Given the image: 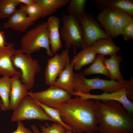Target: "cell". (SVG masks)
Masks as SVG:
<instances>
[{"label": "cell", "mask_w": 133, "mask_h": 133, "mask_svg": "<svg viewBox=\"0 0 133 133\" xmlns=\"http://www.w3.org/2000/svg\"></svg>", "instance_id": "obj_38"}, {"label": "cell", "mask_w": 133, "mask_h": 133, "mask_svg": "<svg viewBox=\"0 0 133 133\" xmlns=\"http://www.w3.org/2000/svg\"><path fill=\"white\" fill-rule=\"evenodd\" d=\"M11 90L10 77L7 76L0 78V97L2 104L1 109L7 111L10 109V95Z\"/></svg>", "instance_id": "obj_22"}, {"label": "cell", "mask_w": 133, "mask_h": 133, "mask_svg": "<svg viewBox=\"0 0 133 133\" xmlns=\"http://www.w3.org/2000/svg\"><path fill=\"white\" fill-rule=\"evenodd\" d=\"M20 77L15 76L10 78L11 90L10 95V109L15 110L23 99L27 95L28 89L20 80Z\"/></svg>", "instance_id": "obj_13"}, {"label": "cell", "mask_w": 133, "mask_h": 133, "mask_svg": "<svg viewBox=\"0 0 133 133\" xmlns=\"http://www.w3.org/2000/svg\"><path fill=\"white\" fill-rule=\"evenodd\" d=\"M96 57V53L92 46L82 49L72 59L74 61V68L79 70L84 66L92 63Z\"/></svg>", "instance_id": "obj_17"}, {"label": "cell", "mask_w": 133, "mask_h": 133, "mask_svg": "<svg viewBox=\"0 0 133 133\" xmlns=\"http://www.w3.org/2000/svg\"><path fill=\"white\" fill-rule=\"evenodd\" d=\"M66 133H72L71 130H66Z\"/></svg>", "instance_id": "obj_37"}, {"label": "cell", "mask_w": 133, "mask_h": 133, "mask_svg": "<svg viewBox=\"0 0 133 133\" xmlns=\"http://www.w3.org/2000/svg\"><path fill=\"white\" fill-rule=\"evenodd\" d=\"M33 120H37L41 121L48 120L57 123L36 102L33 98L27 95L13 111L11 120L13 122H17Z\"/></svg>", "instance_id": "obj_6"}, {"label": "cell", "mask_w": 133, "mask_h": 133, "mask_svg": "<svg viewBox=\"0 0 133 133\" xmlns=\"http://www.w3.org/2000/svg\"><path fill=\"white\" fill-rule=\"evenodd\" d=\"M115 14L114 28V38L121 34L122 30L126 24L133 17L123 11L114 10Z\"/></svg>", "instance_id": "obj_25"}, {"label": "cell", "mask_w": 133, "mask_h": 133, "mask_svg": "<svg viewBox=\"0 0 133 133\" xmlns=\"http://www.w3.org/2000/svg\"><path fill=\"white\" fill-rule=\"evenodd\" d=\"M46 22L51 51L53 54L56 53L62 46L59 31L60 20L57 17L52 16Z\"/></svg>", "instance_id": "obj_14"}, {"label": "cell", "mask_w": 133, "mask_h": 133, "mask_svg": "<svg viewBox=\"0 0 133 133\" xmlns=\"http://www.w3.org/2000/svg\"><path fill=\"white\" fill-rule=\"evenodd\" d=\"M27 94L41 103L53 108L65 102L71 97L66 91L53 85L44 91L34 92L30 90Z\"/></svg>", "instance_id": "obj_9"}, {"label": "cell", "mask_w": 133, "mask_h": 133, "mask_svg": "<svg viewBox=\"0 0 133 133\" xmlns=\"http://www.w3.org/2000/svg\"><path fill=\"white\" fill-rule=\"evenodd\" d=\"M106 7L112 10H120L133 16V2L130 0H106Z\"/></svg>", "instance_id": "obj_24"}, {"label": "cell", "mask_w": 133, "mask_h": 133, "mask_svg": "<svg viewBox=\"0 0 133 133\" xmlns=\"http://www.w3.org/2000/svg\"><path fill=\"white\" fill-rule=\"evenodd\" d=\"M74 61L69 60L64 69L59 74L54 84L55 86L64 89L71 95L74 92L73 87L74 77Z\"/></svg>", "instance_id": "obj_16"}, {"label": "cell", "mask_w": 133, "mask_h": 133, "mask_svg": "<svg viewBox=\"0 0 133 133\" xmlns=\"http://www.w3.org/2000/svg\"><path fill=\"white\" fill-rule=\"evenodd\" d=\"M62 21L61 36L67 49L73 47L75 52L76 48L85 47L82 28L78 20L70 15H64L62 16Z\"/></svg>", "instance_id": "obj_7"}, {"label": "cell", "mask_w": 133, "mask_h": 133, "mask_svg": "<svg viewBox=\"0 0 133 133\" xmlns=\"http://www.w3.org/2000/svg\"><path fill=\"white\" fill-rule=\"evenodd\" d=\"M42 133H66V129L62 125L54 122L50 126L48 123L40 125Z\"/></svg>", "instance_id": "obj_30"}, {"label": "cell", "mask_w": 133, "mask_h": 133, "mask_svg": "<svg viewBox=\"0 0 133 133\" xmlns=\"http://www.w3.org/2000/svg\"><path fill=\"white\" fill-rule=\"evenodd\" d=\"M18 2L24 4L26 5H29L35 3V0H16Z\"/></svg>", "instance_id": "obj_34"}, {"label": "cell", "mask_w": 133, "mask_h": 133, "mask_svg": "<svg viewBox=\"0 0 133 133\" xmlns=\"http://www.w3.org/2000/svg\"><path fill=\"white\" fill-rule=\"evenodd\" d=\"M3 25L4 29L11 28L12 29L22 32H25L34 22H30L27 18V15L23 9L20 8L9 18Z\"/></svg>", "instance_id": "obj_15"}, {"label": "cell", "mask_w": 133, "mask_h": 133, "mask_svg": "<svg viewBox=\"0 0 133 133\" xmlns=\"http://www.w3.org/2000/svg\"><path fill=\"white\" fill-rule=\"evenodd\" d=\"M69 60V51L67 49L48 59L44 72L46 84L50 86L54 84L56 78L65 68Z\"/></svg>", "instance_id": "obj_10"}, {"label": "cell", "mask_w": 133, "mask_h": 133, "mask_svg": "<svg viewBox=\"0 0 133 133\" xmlns=\"http://www.w3.org/2000/svg\"><path fill=\"white\" fill-rule=\"evenodd\" d=\"M17 123V129L11 133H33L29 129L25 127L22 121H18Z\"/></svg>", "instance_id": "obj_32"}, {"label": "cell", "mask_w": 133, "mask_h": 133, "mask_svg": "<svg viewBox=\"0 0 133 133\" xmlns=\"http://www.w3.org/2000/svg\"><path fill=\"white\" fill-rule=\"evenodd\" d=\"M78 20L82 28L85 47L92 46L98 39L111 38L89 14L85 12Z\"/></svg>", "instance_id": "obj_8"}, {"label": "cell", "mask_w": 133, "mask_h": 133, "mask_svg": "<svg viewBox=\"0 0 133 133\" xmlns=\"http://www.w3.org/2000/svg\"><path fill=\"white\" fill-rule=\"evenodd\" d=\"M95 101L76 96L53 108L59 111L63 122L71 128L72 133H95L98 131Z\"/></svg>", "instance_id": "obj_1"}, {"label": "cell", "mask_w": 133, "mask_h": 133, "mask_svg": "<svg viewBox=\"0 0 133 133\" xmlns=\"http://www.w3.org/2000/svg\"><path fill=\"white\" fill-rule=\"evenodd\" d=\"M34 100L36 102L42 107L46 113L57 123L63 125L65 128L66 130L72 131L71 128L63 122L61 117L60 113L57 109L48 106L41 103L36 100Z\"/></svg>", "instance_id": "obj_29"}, {"label": "cell", "mask_w": 133, "mask_h": 133, "mask_svg": "<svg viewBox=\"0 0 133 133\" xmlns=\"http://www.w3.org/2000/svg\"><path fill=\"white\" fill-rule=\"evenodd\" d=\"M131 79L119 82L99 78L87 79L83 72L74 73L73 84L74 92L89 94L92 90L99 89L103 92L111 93L117 91L122 88L128 87L132 82Z\"/></svg>", "instance_id": "obj_3"}, {"label": "cell", "mask_w": 133, "mask_h": 133, "mask_svg": "<svg viewBox=\"0 0 133 133\" xmlns=\"http://www.w3.org/2000/svg\"><path fill=\"white\" fill-rule=\"evenodd\" d=\"M2 101L1 99V98L0 97V108L2 106Z\"/></svg>", "instance_id": "obj_36"}, {"label": "cell", "mask_w": 133, "mask_h": 133, "mask_svg": "<svg viewBox=\"0 0 133 133\" xmlns=\"http://www.w3.org/2000/svg\"><path fill=\"white\" fill-rule=\"evenodd\" d=\"M104 56L97 55L92 64L83 70V72L84 74L86 76L94 74H101L110 78L109 73L104 63Z\"/></svg>", "instance_id": "obj_23"}, {"label": "cell", "mask_w": 133, "mask_h": 133, "mask_svg": "<svg viewBox=\"0 0 133 133\" xmlns=\"http://www.w3.org/2000/svg\"><path fill=\"white\" fill-rule=\"evenodd\" d=\"M112 38L101 39L96 41L92 46L95 53L104 56L116 54L120 48L115 44Z\"/></svg>", "instance_id": "obj_19"}, {"label": "cell", "mask_w": 133, "mask_h": 133, "mask_svg": "<svg viewBox=\"0 0 133 133\" xmlns=\"http://www.w3.org/2000/svg\"><path fill=\"white\" fill-rule=\"evenodd\" d=\"M20 48L22 53L30 55L43 48L48 56H53L50 50L46 21L40 23L26 32L21 40Z\"/></svg>", "instance_id": "obj_4"}, {"label": "cell", "mask_w": 133, "mask_h": 133, "mask_svg": "<svg viewBox=\"0 0 133 133\" xmlns=\"http://www.w3.org/2000/svg\"><path fill=\"white\" fill-rule=\"evenodd\" d=\"M13 65L16 69L21 70L20 78L28 90L32 88L35 84V77L41 70V66L36 59L30 55L22 53L20 49L16 50L12 58Z\"/></svg>", "instance_id": "obj_5"}, {"label": "cell", "mask_w": 133, "mask_h": 133, "mask_svg": "<svg viewBox=\"0 0 133 133\" xmlns=\"http://www.w3.org/2000/svg\"><path fill=\"white\" fill-rule=\"evenodd\" d=\"M21 4L16 0H0V18H9L17 10V7Z\"/></svg>", "instance_id": "obj_26"}, {"label": "cell", "mask_w": 133, "mask_h": 133, "mask_svg": "<svg viewBox=\"0 0 133 133\" xmlns=\"http://www.w3.org/2000/svg\"><path fill=\"white\" fill-rule=\"evenodd\" d=\"M122 59L121 56L116 54L110 56L108 59H104V63L109 73L110 80L119 82L124 80L119 69V65Z\"/></svg>", "instance_id": "obj_20"}, {"label": "cell", "mask_w": 133, "mask_h": 133, "mask_svg": "<svg viewBox=\"0 0 133 133\" xmlns=\"http://www.w3.org/2000/svg\"><path fill=\"white\" fill-rule=\"evenodd\" d=\"M115 14V11L108 7L101 9L98 19L106 33L111 38H114Z\"/></svg>", "instance_id": "obj_18"}, {"label": "cell", "mask_w": 133, "mask_h": 133, "mask_svg": "<svg viewBox=\"0 0 133 133\" xmlns=\"http://www.w3.org/2000/svg\"><path fill=\"white\" fill-rule=\"evenodd\" d=\"M31 127L33 133H40L38 128L34 124L32 125Z\"/></svg>", "instance_id": "obj_35"}, {"label": "cell", "mask_w": 133, "mask_h": 133, "mask_svg": "<svg viewBox=\"0 0 133 133\" xmlns=\"http://www.w3.org/2000/svg\"><path fill=\"white\" fill-rule=\"evenodd\" d=\"M127 88L124 87L113 93L103 92L99 95L86 94L74 92L71 95L80 97L84 99H92L100 100H115L121 103L130 113H133V103L127 97Z\"/></svg>", "instance_id": "obj_11"}, {"label": "cell", "mask_w": 133, "mask_h": 133, "mask_svg": "<svg viewBox=\"0 0 133 133\" xmlns=\"http://www.w3.org/2000/svg\"><path fill=\"white\" fill-rule=\"evenodd\" d=\"M96 114L100 133H131L133 115L120 102L115 100H95Z\"/></svg>", "instance_id": "obj_2"}, {"label": "cell", "mask_w": 133, "mask_h": 133, "mask_svg": "<svg viewBox=\"0 0 133 133\" xmlns=\"http://www.w3.org/2000/svg\"><path fill=\"white\" fill-rule=\"evenodd\" d=\"M87 1L86 0H70L67 9L68 14L78 19L85 13V7Z\"/></svg>", "instance_id": "obj_28"}, {"label": "cell", "mask_w": 133, "mask_h": 133, "mask_svg": "<svg viewBox=\"0 0 133 133\" xmlns=\"http://www.w3.org/2000/svg\"><path fill=\"white\" fill-rule=\"evenodd\" d=\"M16 50L13 43L0 46V75L10 77L18 76L20 77L21 73L15 69L12 61Z\"/></svg>", "instance_id": "obj_12"}, {"label": "cell", "mask_w": 133, "mask_h": 133, "mask_svg": "<svg viewBox=\"0 0 133 133\" xmlns=\"http://www.w3.org/2000/svg\"><path fill=\"white\" fill-rule=\"evenodd\" d=\"M8 43L6 41L4 32L0 31V46L6 45Z\"/></svg>", "instance_id": "obj_33"}, {"label": "cell", "mask_w": 133, "mask_h": 133, "mask_svg": "<svg viewBox=\"0 0 133 133\" xmlns=\"http://www.w3.org/2000/svg\"><path fill=\"white\" fill-rule=\"evenodd\" d=\"M70 0H35L41 7L43 17L51 15L57 9L68 4Z\"/></svg>", "instance_id": "obj_21"}, {"label": "cell", "mask_w": 133, "mask_h": 133, "mask_svg": "<svg viewBox=\"0 0 133 133\" xmlns=\"http://www.w3.org/2000/svg\"><path fill=\"white\" fill-rule=\"evenodd\" d=\"M121 34L124 40H128L133 39V18H131L124 27Z\"/></svg>", "instance_id": "obj_31"}, {"label": "cell", "mask_w": 133, "mask_h": 133, "mask_svg": "<svg viewBox=\"0 0 133 133\" xmlns=\"http://www.w3.org/2000/svg\"><path fill=\"white\" fill-rule=\"evenodd\" d=\"M20 8L25 11L27 15L28 20L30 22L34 23L41 17H43L41 7L35 3L29 5L21 4Z\"/></svg>", "instance_id": "obj_27"}]
</instances>
